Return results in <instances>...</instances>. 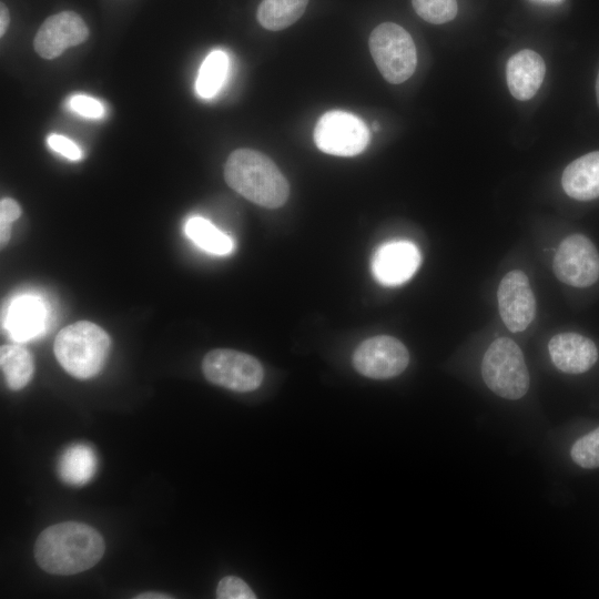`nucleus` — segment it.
<instances>
[{
	"instance_id": "obj_1",
	"label": "nucleus",
	"mask_w": 599,
	"mask_h": 599,
	"mask_svg": "<svg viewBox=\"0 0 599 599\" xmlns=\"http://www.w3.org/2000/svg\"><path fill=\"white\" fill-rule=\"evenodd\" d=\"M105 545L93 527L65 521L45 528L34 544V558L44 571L69 576L90 569L100 561Z\"/></svg>"
},
{
	"instance_id": "obj_2",
	"label": "nucleus",
	"mask_w": 599,
	"mask_h": 599,
	"mask_svg": "<svg viewBox=\"0 0 599 599\" xmlns=\"http://www.w3.org/2000/svg\"><path fill=\"white\" fill-rule=\"evenodd\" d=\"M224 179L235 192L267 209L280 207L288 199L285 176L267 155L256 150L233 151L224 165Z\"/></svg>"
},
{
	"instance_id": "obj_3",
	"label": "nucleus",
	"mask_w": 599,
	"mask_h": 599,
	"mask_svg": "<svg viewBox=\"0 0 599 599\" xmlns=\"http://www.w3.org/2000/svg\"><path fill=\"white\" fill-rule=\"evenodd\" d=\"M111 341L99 325L80 321L63 327L54 341V355L71 376L88 379L104 366Z\"/></svg>"
},
{
	"instance_id": "obj_4",
	"label": "nucleus",
	"mask_w": 599,
	"mask_h": 599,
	"mask_svg": "<svg viewBox=\"0 0 599 599\" xmlns=\"http://www.w3.org/2000/svg\"><path fill=\"white\" fill-rule=\"evenodd\" d=\"M481 376L490 390L506 399H519L530 384L520 347L508 337L495 339L481 362Z\"/></svg>"
},
{
	"instance_id": "obj_5",
	"label": "nucleus",
	"mask_w": 599,
	"mask_h": 599,
	"mask_svg": "<svg viewBox=\"0 0 599 599\" xmlns=\"http://www.w3.org/2000/svg\"><path fill=\"white\" fill-rule=\"evenodd\" d=\"M369 51L386 81L399 84L416 70L417 52L410 34L394 22L378 24L370 33Z\"/></svg>"
},
{
	"instance_id": "obj_6",
	"label": "nucleus",
	"mask_w": 599,
	"mask_h": 599,
	"mask_svg": "<svg viewBox=\"0 0 599 599\" xmlns=\"http://www.w3.org/2000/svg\"><path fill=\"white\" fill-rule=\"evenodd\" d=\"M202 372L210 383L241 393L256 389L264 377L255 357L227 348L209 352L202 361Z\"/></svg>"
},
{
	"instance_id": "obj_7",
	"label": "nucleus",
	"mask_w": 599,
	"mask_h": 599,
	"mask_svg": "<svg viewBox=\"0 0 599 599\" xmlns=\"http://www.w3.org/2000/svg\"><path fill=\"white\" fill-rule=\"evenodd\" d=\"M370 133L365 122L353 113L332 110L324 113L314 129V142L324 153L354 156L368 145Z\"/></svg>"
},
{
	"instance_id": "obj_8",
	"label": "nucleus",
	"mask_w": 599,
	"mask_h": 599,
	"mask_svg": "<svg viewBox=\"0 0 599 599\" xmlns=\"http://www.w3.org/2000/svg\"><path fill=\"white\" fill-rule=\"evenodd\" d=\"M552 268L560 282L588 287L599 278V253L587 236L572 234L560 243Z\"/></svg>"
},
{
	"instance_id": "obj_9",
	"label": "nucleus",
	"mask_w": 599,
	"mask_h": 599,
	"mask_svg": "<svg viewBox=\"0 0 599 599\" xmlns=\"http://www.w3.org/2000/svg\"><path fill=\"white\" fill-rule=\"evenodd\" d=\"M409 354L397 338L379 335L365 339L353 355L355 369L369 378H392L405 370Z\"/></svg>"
},
{
	"instance_id": "obj_10",
	"label": "nucleus",
	"mask_w": 599,
	"mask_h": 599,
	"mask_svg": "<svg viewBox=\"0 0 599 599\" xmlns=\"http://www.w3.org/2000/svg\"><path fill=\"white\" fill-rule=\"evenodd\" d=\"M497 301L501 319L510 332H522L532 322L536 300L522 271L515 270L502 277Z\"/></svg>"
},
{
	"instance_id": "obj_11",
	"label": "nucleus",
	"mask_w": 599,
	"mask_h": 599,
	"mask_svg": "<svg viewBox=\"0 0 599 599\" xmlns=\"http://www.w3.org/2000/svg\"><path fill=\"white\" fill-rule=\"evenodd\" d=\"M89 37V28L73 11H62L47 18L39 28L33 48L43 59H54L69 47L83 43Z\"/></svg>"
},
{
	"instance_id": "obj_12",
	"label": "nucleus",
	"mask_w": 599,
	"mask_h": 599,
	"mask_svg": "<svg viewBox=\"0 0 599 599\" xmlns=\"http://www.w3.org/2000/svg\"><path fill=\"white\" fill-rule=\"evenodd\" d=\"M420 260L415 244L409 241H393L377 248L372 260V272L380 284L396 286L415 274Z\"/></svg>"
},
{
	"instance_id": "obj_13",
	"label": "nucleus",
	"mask_w": 599,
	"mask_h": 599,
	"mask_svg": "<svg viewBox=\"0 0 599 599\" xmlns=\"http://www.w3.org/2000/svg\"><path fill=\"white\" fill-rule=\"evenodd\" d=\"M44 302L31 294L13 298L3 316V327L18 342H28L43 333L48 319Z\"/></svg>"
},
{
	"instance_id": "obj_14",
	"label": "nucleus",
	"mask_w": 599,
	"mask_h": 599,
	"mask_svg": "<svg viewBox=\"0 0 599 599\" xmlns=\"http://www.w3.org/2000/svg\"><path fill=\"white\" fill-rule=\"evenodd\" d=\"M548 351L554 365L567 374L589 370L598 359L595 343L578 333H560L551 337Z\"/></svg>"
},
{
	"instance_id": "obj_15",
	"label": "nucleus",
	"mask_w": 599,
	"mask_h": 599,
	"mask_svg": "<svg viewBox=\"0 0 599 599\" xmlns=\"http://www.w3.org/2000/svg\"><path fill=\"white\" fill-rule=\"evenodd\" d=\"M546 73L544 59L535 51L522 49L509 58L506 79L511 95L519 101L531 99L539 90Z\"/></svg>"
},
{
	"instance_id": "obj_16",
	"label": "nucleus",
	"mask_w": 599,
	"mask_h": 599,
	"mask_svg": "<svg viewBox=\"0 0 599 599\" xmlns=\"http://www.w3.org/2000/svg\"><path fill=\"white\" fill-rule=\"evenodd\" d=\"M562 189L575 200L599 197V151L585 154L566 166L561 176Z\"/></svg>"
},
{
	"instance_id": "obj_17",
	"label": "nucleus",
	"mask_w": 599,
	"mask_h": 599,
	"mask_svg": "<svg viewBox=\"0 0 599 599\" xmlns=\"http://www.w3.org/2000/svg\"><path fill=\"white\" fill-rule=\"evenodd\" d=\"M98 459L92 447L75 444L60 456L58 471L60 478L72 486H82L91 480L97 470Z\"/></svg>"
},
{
	"instance_id": "obj_18",
	"label": "nucleus",
	"mask_w": 599,
	"mask_h": 599,
	"mask_svg": "<svg viewBox=\"0 0 599 599\" xmlns=\"http://www.w3.org/2000/svg\"><path fill=\"white\" fill-rule=\"evenodd\" d=\"M0 366L6 384L12 390L23 388L32 378L34 370L30 352L19 344L0 347Z\"/></svg>"
},
{
	"instance_id": "obj_19",
	"label": "nucleus",
	"mask_w": 599,
	"mask_h": 599,
	"mask_svg": "<svg viewBox=\"0 0 599 599\" xmlns=\"http://www.w3.org/2000/svg\"><path fill=\"white\" fill-rule=\"evenodd\" d=\"M308 0H263L257 9L260 24L271 31L283 30L297 21Z\"/></svg>"
},
{
	"instance_id": "obj_20",
	"label": "nucleus",
	"mask_w": 599,
	"mask_h": 599,
	"mask_svg": "<svg viewBox=\"0 0 599 599\" xmlns=\"http://www.w3.org/2000/svg\"><path fill=\"white\" fill-rule=\"evenodd\" d=\"M184 232L194 244L207 253L226 255L234 248L232 238L202 216L189 219Z\"/></svg>"
},
{
	"instance_id": "obj_21",
	"label": "nucleus",
	"mask_w": 599,
	"mask_h": 599,
	"mask_svg": "<svg viewBox=\"0 0 599 599\" xmlns=\"http://www.w3.org/2000/svg\"><path fill=\"white\" fill-rule=\"evenodd\" d=\"M229 72V57L222 50H213L204 59L195 88L203 99L213 98L222 88Z\"/></svg>"
},
{
	"instance_id": "obj_22",
	"label": "nucleus",
	"mask_w": 599,
	"mask_h": 599,
	"mask_svg": "<svg viewBox=\"0 0 599 599\" xmlns=\"http://www.w3.org/2000/svg\"><path fill=\"white\" fill-rule=\"evenodd\" d=\"M416 13L425 21L441 24L457 14L456 0H412Z\"/></svg>"
},
{
	"instance_id": "obj_23",
	"label": "nucleus",
	"mask_w": 599,
	"mask_h": 599,
	"mask_svg": "<svg viewBox=\"0 0 599 599\" xmlns=\"http://www.w3.org/2000/svg\"><path fill=\"white\" fill-rule=\"evenodd\" d=\"M570 455L572 460L582 468L599 467V427L576 440Z\"/></svg>"
},
{
	"instance_id": "obj_24",
	"label": "nucleus",
	"mask_w": 599,
	"mask_h": 599,
	"mask_svg": "<svg viewBox=\"0 0 599 599\" xmlns=\"http://www.w3.org/2000/svg\"><path fill=\"white\" fill-rule=\"evenodd\" d=\"M219 599H255L252 589L241 578L227 576L220 580L216 588Z\"/></svg>"
},
{
	"instance_id": "obj_25",
	"label": "nucleus",
	"mask_w": 599,
	"mask_h": 599,
	"mask_svg": "<svg viewBox=\"0 0 599 599\" xmlns=\"http://www.w3.org/2000/svg\"><path fill=\"white\" fill-rule=\"evenodd\" d=\"M21 215V207L10 197L0 201V241L3 247L11 235V224Z\"/></svg>"
},
{
	"instance_id": "obj_26",
	"label": "nucleus",
	"mask_w": 599,
	"mask_h": 599,
	"mask_svg": "<svg viewBox=\"0 0 599 599\" xmlns=\"http://www.w3.org/2000/svg\"><path fill=\"white\" fill-rule=\"evenodd\" d=\"M71 109L78 114L89 118L99 119L104 114V108L97 99L78 94L70 100Z\"/></svg>"
},
{
	"instance_id": "obj_27",
	"label": "nucleus",
	"mask_w": 599,
	"mask_h": 599,
	"mask_svg": "<svg viewBox=\"0 0 599 599\" xmlns=\"http://www.w3.org/2000/svg\"><path fill=\"white\" fill-rule=\"evenodd\" d=\"M48 144L53 151L71 161H78L82 158L79 146L63 135L50 134L48 136Z\"/></svg>"
},
{
	"instance_id": "obj_28",
	"label": "nucleus",
	"mask_w": 599,
	"mask_h": 599,
	"mask_svg": "<svg viewBox=\"0 0 599 599\" xmlns=\"http://www.w3.org/2000/svg\"><path fill=\"white\" fill-rule=\"evenodd\" d=\"M10 23L9 10L4 3L0 4V37H3Z\"/></svg>"
},
{
	"instance_id": "obj_29",
	"label": "nucleus",
	"mask_w": 599,
	"mask_h": 599,
	"mask_svg": "<svg viewBox=\"0 0 599 599\" xmlns=\"http://www.w3.org/2000/svg\"><path fill=\"white\" fill-rule=\"evenodd\" d=\"M138 599H171L172 596L162 592H143L135 596Z\"/></svg>"
},
{
	"instance_id": "obj_30",
	"label": "nucleus",
	"mask_w": 599,
	"mask_h": 599,
	"mask_svg": "<svg viewBox=\"0 0 599 599\" xmlns=\"http://www.w3.org/2000/svg\"><path fill=\"white\" fill-rule=\"evenodd\" d=\"M531 1L539 2V3H547V4H556V3H560L564 0H531Z\"/></svg>"
},
{
	"instance_id": "obj_31",
	"label": "nucleus",
	"mask_w": 599,
	"mask_h": 599,
	"mask_svg": "<svg viewBox=\"0 0 599 599\" xmlns=\"http://www.w3.org/2000/svg\"><path fill=\"white\" fill-rule=\"evenodd\" d=\"M596 97H597V103H598V106H599V72H598L597 80H596Z\"/></svg>"
}]
</instances>
